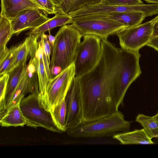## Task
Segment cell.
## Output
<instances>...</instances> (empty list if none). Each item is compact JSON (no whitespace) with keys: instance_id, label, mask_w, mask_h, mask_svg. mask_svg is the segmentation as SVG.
I'll list each match as a JSON object with an SVG mask.
<instances>
[{"instance_id":"6da1fadb","label":"cell","mask_w":158,"mask_h":158,"mask_svg":"<svg viewBox=\"0 0 158 158\" xmlns=\"http://www.w3.org/2000/svg\"><path fill=\"white\" fill-rule=\"evenodd\" d=\"M119 63V48L107 39H102L98 62L90 70L78 77L84 120L94 121L118 110L111 85Z\"/></svg>"},{"instance_id":"7a4b0ae2","label":"cell","mask_w":158,"mask_h":158,"mask_svg":"<svg viewBox=\"0 0 158 158\" xmlns=\"http://www.w3.org/2000/svg\"><path fill=\"white\" fill-rule=\"evenodd\" d=\"M55 36L49 64L52 78L74 62L82 36L71 24L62 26Z\"/></svg>"},{"instance_id":"3957f363","label":"cell","mask_w":158,"mask_h":158,"mask_svg":"<svg viewBox=\"0 0 158 158\" xmlns=\"http://www.w3.org/2000/svg\"><path fill=\"white\" fill-rule=\"evenodd\" d=\"M130 123L125 120L123 114L116 113L96 120L82 123L66 131L68 135L74 138H97L112 135L129 131Z\"/></svg>"},{"instance_id":"277c9868","label":"cell","mask_w":158,"mask_h":158,"mask_svg":"<svg viewBox=\"0 0 158 158\" xmlns=\"http://www.w3.org/2000/svg\"><path fill=\"white\" fill-rule=\"evenodd\" d=\"M140 56L139 51L119 48L118 67L111 85L113 95L118 108L130 86L141 73L139 64Z\"/></svg>"},{"instance_id":"5b68a950","label":"cell","mask_w":158,"mask_h":158,"mask_svg":"<svg viewBox=\"0 0 158 158\" xmlns=\"http://www.w3.org/2000/svg\"><path fill=\"white\" fill-rule=\"evenodd\" d=\"M73 20L72 24L82 36L92 35L101 39H107L110 36L126 28L125 26L115 21L94 14L73 17Z\"/></svg>"},{"instance_id":"8992f818","label":"cell","mask_w":158,"mask_h":158,"mask_svg":"<svg viewBox=\"0 0 158 158\" xmlns=\"http://www.w3.org/2000/svg\"><path fill=\"white\" fill-rule=\"evenodd\" d=\"M75 77L74 62L68 67L48 81L45 94L39 100L41 106L50 111L65 97Z\"/></svg>"},{"instance_id":"52a82bcc","label":"cell","mask_w":158,"mask_h":158,"mask_svg":"<svg viewBox=\"0 0 158 158\" xmlns=\"http://www.w3.org/2000/svg\"><path fill=\"white\" fill-rule=\"evenodd\" d=\"M39 95L37 94H31L19 102L26 125L35 128L41 127L53 132H62L54 122L50 112L41 106Z\"/></svg>"},{"instance_id":"ba28073f","label":"cell","mask_w":158,"mask_h":158,"mask_svg":"<svg viewBox=\"0 0 158 158\" xmlns=\"http://www.w3.org/2000/svg\"><path fill=\"white\" fill-rule=\"evenodd\" d=\"M74 61L75 76L79 77L93 69L98 62L102 51V39L92 35L83 36Z\"/></svg>"},{"instance_id":"9c48e42d","label":"cell","mask_w":158,"mask_h":158,"mask_svg":"<svg viewBox=\"0 0 158 158\" xmlns=\"http://www.w3.org/2000/svg\"><path fill=\"white\" fill-rule=\"evenodd\" d=\"M155 23L151 20L131 27L122 29L116 34L121 48L130 51H139L147 44L154 34Z\"/></svg>"},{"instance_id":"30bf717a","label":"cell","mask_w":158,"mask_h":158,"mask_svg":"<svg viewBox=\"0 0 158 158\" xmlns=\"http://www.w3.org/2000/svg\"><path fill=\"white\" fill-rule=\"evenodd\" d=\"M152 7L150 4L143 3L127 6H119L107 4L102 2L89 4L69 14L73 18L83 15L106 14L125 12L143 13L146 16L150 15Z\"/></svg>"},{"instance_id":"8fae6325","label":"cell","mask_w":158,"mask_h":158,"mask_svg":"<svg viewBox=\"0 0 158 158\" xmlns=\"http://www.w3.org/2000/svg\"><path fill=\"white\" fill-rule=\"evenodd\" d=\"M66 107L67 130L82 122V110L78 78L73 80L65 98Z\"/></svg>"},{"instance_id":"7c38bea8","label":"cell","mask_w":158,"mask_h":158,"mask_svg":"<svg viewBox=\"0 0 158 158\" xmlns=\"http://www.w3.org/2000/svg\"><path fill=\"white\" fill-rule=\"evenodd\" d=\"M50 19L39 9H31L23 11L10 21L14 34L17 35L23 31L40 26Z\"/></svg>"},{"instance_id":"4fadbf2b","label":"cell","mask_w":158,"mask_h":158,"mask_svg":"<svg viewBox=\"0 0 158 158\" xmlns=\"http://www.w3.org/2000/svg\"><path fill=\"white\" fill-rule=\"evenodd\" d=\"M0 16L10 20L16 18L23 11L31 9H39L32 0H1Z\"/></svg>"},{"instance_id":"5bb4252c","label":"cell","mask_w":158,"mask_h":158,"mask_svg":"<svg viewBox=\"0 0 158 158\" xmlns=\"http://www.w3.org/2000/svg\"><path fill=\"white\" fill-rule=\"evenodd\" d=\"M27 59L23 60L18 65L9 72L8 78L5 95L6 106L13 97L17 87L23 76L27 67Z\"/></svg>"},{"instance_id":"9a60e30c","label":"cell","mask_w":158,"mask_h":158,"mask_svg":"<svg viewBox=\"0 0 158 158\" xmlns=\"http://www.w3.org/2000/svg\"><path fill=\"white\" fill-rule=\"evenodd\" d=\"M94 15L115 21L124 25L126 28L141 24L146 17L143 13L138 12H125Z\"/></svg>"},{"instance_id":"2e32d148","label":"cell","mask_w":158,"mask_h":158,"mask_svg":"<svg viewBox=\"0 0 158 158\" xmlns=\"http://www.w3.org/2000/svg\"><path fill=\"white\" fill-rule=\"evenodd\" d=\"M113 138L122 144L154 143L143 128L118 133L114 135Z\"/></svg>"},{"instance_id":"e0dca14e","label":"cell","mask_w":158,"mask_h":158,"mask_svg":"<svg viewBox=\"0 0 158 158\" xmlns=\"http://www.w3.org/2000/svg\"><path fill=\"white\" fill-rule=\"evenodd\" d=\"M73 18L68 14L56 13L54 17L48 20L40 26L32 29L27 33L28 35L37 34H43L57 27L63 26L70 23H72Z\"/></svg>"},{"instance_id":"ac0fdd59","label":"cell","mask_w":158,"mask_h":158,"mask_svg":"<svg viewBox=\"0 0 158 158\" xmlns=\"http://www.w3.org/2000/svg\"><path fill=\"white\" fill-rule=\"evenodd\" d=\"M0 118V125L3 127H23L26 124L19 103L11 107Z\"/></svg>"},{"instance_id":"d6986e66","label":"cell","mask_w":158,"mask_h":158,"mask_svg":"<svg viewBox=\"0 0 158 158\" xmlns=\"http://www.w3.org/2000/svg\"><path fill=\"white\" fill-rule=\"evenodd\" d=\"M14 35L10 20L0 16V60L6 55L8 49L6 45Z\"/></svg>"},{"instance_id":"ffe728a7","label":"cell","mask_w":158,"mask_h":158,"mask_svg":"<svg viewBox=\"0 0 158 158\" xmlns=\"http://www.w3.org/2000/svg\"><path fill=\"white\" fill-rule=\"evenodd\" d=\"M29 92L39 94V81L36 65L34 58L30 57L26 70Z\"/></svg>"},{"instance_id":"44dd1931","label":"cell","mask_w":158,"mask_h":158,"mask_svg":"<svg viewBox=\"0 0 158 158\" xmlns=\"http://www.w3.org/2000/svg\"><path fill=\"white\" fill-rule=\"evenodd\" d=\"M136 121L141 124L150 138L158 137V121L155 115L149 116L139 114L136 118Z\"/></svg>"},{"instance_id":"7402d4cb","label":"cell","mask_w":158,"mask_h":158,"mask_svg":"<svg viewBox=\"0 0 158 158\" xmlns=\"http://www.w3.org/2000/svg\"><path fill=\"white\" fill-rule=\"evenodd\" d=\"M53 120L62 132L66 131V107L65 99L50 111Z\"/></svg>"},{"instance_id":"603a6c76","label":"cell","mask_w":158,"mask_h":158,"mask_svg":"<svg viewBox=\"0 0 158 158\" xmlns=\"http://www.w3.org/2000/svg\"><path fill=\"white\" fill-rule=\"evenodd\" d=\"M18 44L8 49L4 58L0 60V76L8 73L11 70Z\"/></svg>"},{"instance_id":"cb8c5ba5","label":"cell","mask_w":158,"mask_h":158,"mask_svg":"<svg viewBox=\"0 0 158 158\" xmlns=\"http://www.w3.org/2000/svg\"><path fill=\"white\" fill-rule=\"evenodd\" d=\"M29 52L28 40L27 37L23 42L18 44L11 70L23 60L27 59Z\"/></svg>"},{"instance_id":"d4e9b609","label":"cell","mask_w":158,"mask_h":158,"mask_svg":"<svg viewBox=\"0 0 158 158\" xmlns=\"http://www.w3.org/2000/svg\"><path fill=\"white\" fill-rule=\"evenodd\" d=\"M47 16L48 14H55V5L51 0H32Z\"/></svg>"},{"instance_id":"484cf974","label":"cell","mask_w":158,"mask_h":158,"mask_svg":"<svg viewBox=\"0 0 158 158\" xmlns=\"http://www.w3.org/2000/svg\"><path fill=\"white\" fill-rule=\"evenodd\" d=\"M8 77L7 73L4 74L0 77V111L4 110L5 108V95Z\"/></svg>"},{"instance_id":"4316f807","label":"cell","mask_w":158,"mask_h":158,"mask_svg":"<svg viewBox=\"0 0 158 158\" xmlns=\"http://www.w3.org/2000/svg\"><path fill=\"white\" fill-rule=\"evenodd\" d=\"M104 3L110 5L119 6H127L142 4L141 0H102Z\"/></svg>"},{"instance_id":"83f0119b","label":"cell","mask_w":158,"mask_h":158,"mask_svg":"<svg viewBox=\"0 0 158 158\" xmlns=\"http://www.w3.org/2000/svg\"><path fill=\"white\" fill-rule=\"evenodd\" d=\"M43 36L44 46L50 64V56L51 55V47L48 40V35L44 33L43 34Z\"/></svg>"},{"instance_id":"f1b7e54d","label":"cell","mask_w":158,"mask_h":158,"mask_svg":"<svg viewBox=\"0 0 158 158\" xmlns=\"http://www.w3.org/2000/svg\"><path fill=\"white\" fill-rule=\"evenodd\" d=\"M146 45L151 47L158 51V32L154 34Z\"/></svg>"},{"instance_id":"f546056e","label":"cell","mask_w":158,"mask_h":158,"mask_svg":"<svg viewBox=\"0 0 158 158\" xmlns=\"http://www.w3.org/2000/svg\"><path fill=\"white\" fill-rule=\"evenodd\" d=\"M48 40L51 47V49L53 46L54 44L56 38L55 36H53L50 34V31H49V34L48 35Z\"/></svg>"},{"instance_id":"4dcf8cb0","label":"cell","mask_w":158,"mask_h":158,"mask_svg":"<svg viewBox=\"0 0 158 158\" xmlns=\"http://www.w3.org/2000/svg\"><path fill=\"white\" fill-rule=\"evenodd\" d=\"M155 23L154 29L155 31L158 32V15L152 20ZM155 33V32H154Z\"/></svg>"},{"instance_id":"1f68e13d","label":"cell","mask_w":158,"mask_h":158,"mask_svg":"<svg viewBox=\"0 0 158 158\" xmlns=\"http://www.w3.org/2000/svg\"><path fill=\"white\" fill-rule=\"evenodd\" d=\"M55 6L59 5L63 0H51Z\"/></svg>"},{"instance_id":"d6a6232c","label":"cell","mask_w":158,"mask_h":158,"mask_svg":"<svg viewBox=\"0 0 158 158\" xmlns=\"http://www.w3.org/2000/svg\"><path fill=\"white\" fill-rule=\"evenodd\" d=\"M147 2L152 3H158V0H143Z\"/></svg>"},{"instance_id":"836d02e7","label":"cell","mask_w":158,"mask_h":158,"mask_svg":"<svg viewBox=\"0 0 158 158\" xmlns=\"http://www.w3.org/2000/svg\"><path fill=\"white\" fill-rule=\"evenodd\" d=\"M155 116L157 121H158V113L156 115H155Z\"/></svg>"}]
</instances>
